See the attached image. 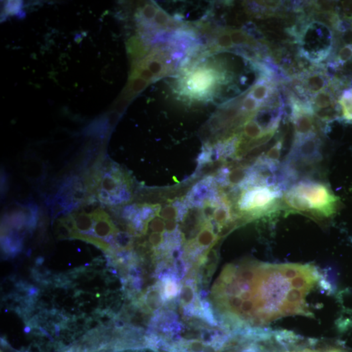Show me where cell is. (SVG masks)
I'll return each mask as SVG.
<instances>
[{
	"mask_svg": "<svg viewBox=\"0 0 352 352\" xmlns=\"http://www.w3.org/2000/svg\"><path fill=\"white\" fill-rule=\"evenodd\" d=\"M157 11V7H155L154 5H153V4H147L143 7L141 13H142L143 17L145 19L151 20L154 19Z\"/></svg>",
	"mask_w": 352,
	"mask_h": 352,
	"instance_id": "cell-28",
	"label": "cell"
},
{
	"mask_svg": "<svg viewBox=\"0 0 352 352\" xmlns=\"http://www.w3.org/2000/svg\"><path fill=\"white\" fill-rule=\"evenodd\" d=\"M159 216L165 220H178L179 213L177 208L175 206H167L160 210Z\"/></svg>",
	"mask_w": 352,
	"mask_h": 352,
	"instance_id": "cell-20",
	"label": "cell"
},
{
	"mask_svg": "<svg viewBox=\"0 0 352 352\" xmlns=\"http://www.w3.org/2000/svg\"><path fill=\"white\" fill-rule=\"evenodd\" d=\"M154 20L157 25L161 26V27H165V26L169 25L171 17L163 10L158 9Z\"/></svg>",
	"mask_w": 352,
	"mask_h": 352,
	"instance_id": "cell-27",
	"label": "cell"
},
{
	"mask_svg": "<svg viewBox=\"0 0 352 352\" xmlns=\"http://www.w3.org/2000/svg\"><path fill=\"white\" fill-rule=\"evenodd\" d=\"M71 239H77V240L84 241V242L89 243V244H93L94 246H96L97 247L103 250V251L106 252L107 254L110 255V256H112L114 253V250L110 244L105 242V240H103L102 239L97 238V237L86 234H81L78 232H74L72 233Z\"/></svg>",
	"mask_w": 352,
	"mask_h": 352,
	"instance_id": "cell-9",
	"label": "cell"
},
{
	"mask_svg": "<svg viewBox=\"0 0 352 352\" xmlns=\"http://www.w3.org/2000/svg\"><path fill=\"white\" fill-rule=\"evenodd\" d=\"M129 100L128 99H121L117 102L116 109L117 112H121L123 110V109L127 106V104H128Z\"/></svg>",
	"mask_w": 352,
	"mask_h": 352,
	"instance_id": "cell-30",
	"label": "cell"
},
{
	"mask_svg": "<svg viewBox=\"0 0 352 352\" xmlns=\"http://www.w3.org/2000/svg\"><path fill=\"white\" fill-rule=\"evenodd\" d=\"M39 330L40 331H41V333H43L44 335H45L46 337H48V339H49L50 340V341H54L53 338H52V336L50 335V334L48 333L47 332V331H46L45 330V329H44V328H42V327H39Z\"/></svg>",
	"mask_w": 352,
	"mask_h": 352,
	"instance_id": "cell-31",
	"label": "cell"
},
{
	"mask_svg": "<svg viewBox=\"0 0 352 352\" xmlns=\"http://www.w3.org/2000/svg\"><path fill=\"white\" fill-rule=\"evenodd\" d=\"M32 328L30 326V325H26L25 327L24 328V332L25 334H28L31 332Z\"/></svg>",
	"mask_w": 352,
	"mask_h": 352,
	"instance_id": "cell-35",
	"label": "cell"
},
{
	"mask_svg": "<svg viewBox=\"0 0 352 352\" xmlns=\"http://www.w3.org/2000/svg\"><path fill=\"white\" fill-rule=\"evenodd\" d=\"M74 218L76 230L77 232H82L84 233L90 232L94 225V218L91 213L86 212H76L72 214Z\"/></svg>",
	"mask_w": 352,
	"mask_h": 352,
	"instance_id": "cell-12",
	"label": "cell"
},
{
	"mask_svg": "<svg viewBox=\"0 0 352 352\" xmlns=\"http://www.w3.org/2000/svg\"><path fill=\"white\" fill-rule=\"evenodd\" d=\"M270 87L266 83L260 82L254 86L250 95L260 103L264 102L270 97Z\"/></svg>",
	"mask_w": 352,
	"mask_h": 352,
	"instance_id": "cell-17",
	"label": "cell"
},
{
	"mask_svg": "<svg viewBox=\"0 0 352 352\" xmlns=\"http://www.w3.org/2000/svg\"><path fill=\"white\" fill-rule=\"evenodd\" d=\"M312 113L307 111L294 109L293 115L294 124L295 140L311 136L315 134V125L313 120Z\"/></svg>",
	"mask_w": 352,
	"mask_h": 352,
	"instance_id": "cell-6",
	"label": "cell"
},
{
	"mask_svg": "<svg viewBox=\"0 0 352 352\" xmlns=\"http://www.w3.org/2000/svg\"><path fill=\"white\" fill-rule=\"evenodd\" d=\"M129 179L120 170L112 167L101 173L97 191V196L101 202L106 204H117L128 201Z\"/></svg>",
	"mask_w": 352,
	"mask_h": 352,
	"instance_id": "cell-5",
	"label": "cell"
},
{
	"mask_svg": "<svg viewBox=\"0 0 352 352\" xmlns=\"http://www.w3.org/2000/svg\"><path fill=\"white\" fill-rule=\"evenodd\" d=\"M193 78V88L194 90H205L211 85V77L210 74H206V72H198L194 74Z\"/></svg>",
	"mask_w": 352,
	"mask_h": 352,
	"instance_id": "cell-18",
	"label": "cell"
},
{
	"mask_svg": "<svg viewBox=\"0 0 352 352\" xmlns=\"http://www.w3.org/2000/svg\"><path fill=\"white\" fill-rule=\"evenodd\" d=\"M332 41V33L328 27L321 22H313L305 28L301 35V52L309 60L320 62L330 53Z\"/></svg>",
	"mask_w": 352,
	"mask_h": 352,
	"instance_id": "cell-4",
	"label": "cell"
},
{
	"mask_svg": "<svg viewBox=\"0 0 352 352\" xmlns=\"http://www.w3.org/2000/svg\"><path fill=\"white\" fill-rule=\"evenodd\" d=\"M260 106V103L252 98L250 95L245 98L243 103V108L246 112H253Z\"/></svg>",
	"mask_w": 352,
	"mask_h": 352,
	"instance_id": "cell-25",
	"label": "cell"
},
{
	"mask_svg": "<svg viewBox=\"0 0 352 352\" xmlns=\"http://www.w3.org/2000/svg\"><path fill=\"white\" fill-rule=\"evenodd\" d=\"M76 352H84L80 351H76Z\"/></svg>",
	"mask_w": 352,
	"mask_h": 352,
	"instance_id": "cell-36",
	"label": "cell"
},
{
	"mask_svg": "<svg viewBox=\"0 0 352 352\" xmlns=\"http://www.w3.org/2000/svg\"><path fill=\"white\" fill-rule=\"evenodd\" d=\"M72 232L60 219L58 220L56 226V234L59 240L71 239Z\"/></svg>",
	"mask_w": 352,
	"mask_h": 352,
	"instance_id": "cell-21",
	"label": "cell"
},
{
	"mask_svg": "<svg viewBox=\"0 0 352 352\" xmlns=\"http://www.w3.org/2000/svg\"><path fill=\"white\" fill-rule=\"evenodd\" d=\"M92 215L95 222L94 232L99 238L106 239L118 232L110 216L103 210L98 208L92 212Z\"/></svg>",
	"mask_w": 352,
	"mask_h": 352,
	"instance_id": "cell-7",
	"label": "cell"
},
{
	"mask_svg": "<svg viewBox=\"0 0 352 352\" xmlns=\"http://www.w3.org/2000/svg\"><path fill=\"white\" fill-rule=\"evenodd\" d=\"M313 104L319 118L328 119L329 113L333 111L335 101L330 92L323 90L314 95Z\"/></svg>",
	"mask_w": 352,
	"mask_h": 352,
	"instance_id": "cell-8",
	"label": "cell"
},
{
	"mask_svg": "<svg viewBox=\"0 0 352 352\" xmlns=\"http://www.w3.org/2000/svg\"><path fill=\"white\" fill-rule=\"evenodd\" d=\"M54 327H55V328L54 329H55L56 336V337H59V336H60V327L58 325L55 324V325H54Z\"/></svg>",
	"mask_w": 352,
	"mask_h": 352,
	"instance_id": "cell-34",
	"label": "cell"
},
{
	"mask_svg": "<svg viewBox=\"0 0 352 352\" xmlns=\"http://www.w3.org/2000/svg\"><path fill=\"white\" fill-rule=\"evenodd\" d=\"M282 141H279L266 153L264 157H261L260 161L270 167L274 168L278 164L280 160Z\"/></svg>",
	"mask_w": 352,
	"mask_h": 352,
	"instance_id": "cell-14",
	"label": "cell"
},
{
	"mask_svg": "<svg viewBox=\"0 0 352 352\" xmlns=\"http://www.w3.org/2000/svg\"><path fill=\"white\" fill-rule=\"evenodd\" d=\"M246 18L247 17H246V15H238V17H237V20H238L239 22H244L247 19Z\"/></svg>",
	"mask_w": 352,
	"mask_h": 352,
	"instance_id": "cell-32",
	"label": "cell"
},
{
	"mask_svg": "<svg viewBox=\"0 0 352 352\" xmlns=\"http://www.w3.org/2000/svg\"><path fill=\"white\" fill-rule=\"evenodd\" d=\"M329 286L317 267L244 260L223 268L208 300L218 320L237 333L266 328L291 317H312L309 299Z\"/></svg>",
	"mask_w": 352,
	"mask_h": 352,
	"instance_id": "cell-1",
	"label": "cell"
},
{
	"mask_svg": "<svg viewBox=\"0 0 352 352\" xmlns=\"http://www.w3.org/2000/svg\"><path fill=\"white\" fill-rule=\"evenodd\" d=\"M149 82L139 77H133V80L129 81L128 90L129 94H138L144 90L148 86Z\"/></svg>",
	"mask_w": 352,
	"mask_h": 352,
	"instance_id": "cell-19",
	"label": "cell"
},
{
	"mask_svg": "<svg viewBox=\"0 0 352 352\" xmlns=\"http://www.w3.org/2000/svg\"><path fill=\"white\" fill-rule=\"evenodd\" d=\"M339 198L324 183L301 181L282 196V207L292 213H300L317 220L332 216L337 211Z\"/></svg>",
	"mask_w": 352,
	"mask_h": 352,
	"instance_id": "cell-2",
	"label": "cell"
},
{
	"mask_svg": "<svg viewBox=\"0 0 352 352\" xmlns=\"http://www.w3.org/2000/svg\"><path fill=\"white\" fill-rule=\"evenodd\" d=\"M24 290L28 297H37L39 293V289L34 286H27Z\"/></svg>",
	"mask_w": 352,
	"mask_h": 352,
	"instance_id": "cell-29",
	"label": "cell"
},
{
	"mask_svg": "<svg viewBox=\"0 0 352 352\" xmlns=\"http://www.w3.org/2000/svg\"><path fill=\"white\" fill-rule=\"evenodd\" d=\"M133 77H139L148 81H153L155 79L154 74L149 70L142 67L138 66L134 70V76Z\"/></svg>",
	"mask_w": 352,
	"mask_h": 352,
	"instance_id": "cell-24",
	"label": "cell"
},
{
	"mask_svg": "<svg viewBox=\"0 0 352 352\" xmlns=\"http://www.w3.org/2000/svg\"><path fill=\"white\" fill-rule=\"evenodd\" d=\"M249 176L248 171L245 168L238 167L235 168L228 173L226 179L227 180L226 181L230 185L243 186L247 181Z\"/></svg>",
	"mask_w": 352,
	"mask_h": 352,
	"instance_id": "cell-13",
	"label": "cell"
},
{
	"mask_svg": "<svg viewBox=\"0 0 352 352\" xmlns=\"http://www.w3.org/2000/svg\"><path fill=\"white\" fill-rule=\"evenodd\" d=\"M44 261L43 258H42V257H39V258L36 259L35 263L36 264L38 265V266H41V265L43 264Z\"/></svg>",
	"mask_w": 352,
	"mask_h": 352,
	"instance_id": "cell-33",
	"label": "cell"
},
{
	"mask_svg": "<svg viewBox=\"0 0 352 352\" xmlns=\"http://www.w3.org/2000/svg\"><path fill=\"white\" fill-rule=\"evenodd\" d=\"M304 83L307 91L315 95L325 90L327 84H328V81L322 74L317 72V73H313L307 76Z\"/></svg>",
	"mask_w": 352,
	"mask_h": 352,
	"instance_id": "cell-10",
	"label": "cell"
},
{
	"mask_svg": "<svg viewBox=\"0 0 352 352\" xmlns=\"http://www.w3.org/2000/svg\"><path fill=\"white\" fill-rule=\"evenodd\" d=\"M339 103L341 106L343 118L345 120L352 121V88L343 93Z\"/></svg>",
	"mask_w": 352,
	"mask_h": 352,
	"instance_id": "cell-16",
	"label": "cell"
},
{
	"mask_svg": "<svg viewBox=\"0 0 352 352\" xmlns=\"http://www.w3.org/2000/svg\"><path fill=\"white\" fill-rule=\"evenodd\" d=\"M271 132H276V131H267L264 127L261 125L258 121L253 120H248L245 123L244 125V134L245 136L251 139L252 141L260 139L264 135Z\"/></svg>",
	"mask_w": 352,
	"mask_h": 352,
	"instance_id": "cell-11",
	"label": "cell"
},
{
	"mask_svg": "<svg viewBox=\"0 0 352 352\" xmlns=\"http://www.w3.org/2000/svg\"><path fill=\"white\" fill-rule=\"evenodd\" d=\"M268 179L253 173L243 185L244 191L237 206L246 222L264 216L270 217L282 209L283 195L280 188Z\"/></svg>",
	"mask_w": 352,
	"mask_h": 352,
	"instance_id": "cell-3",
	"label": "cell"
},
{
	"mask_svg": "<svg viewBox=\"0 0 352 352\" xmlns=\"http://www.w3.org/2000/svg\"><path fill=\"white\" fill-rule=\"evenodd\" d=\"M154 56V55H153ZM142 68H146L150 70L155 76H161L165 74V64L162 62L161 60L157 57H153V56H149L144 61L141 66Z\"/></svg>",
	"mask_w": 352,
	"mask_h": 352,
	"instance_id": "cell-15",
	"label": "cell"
},
{
	"mask_svg": "<svg viewBox=\"0 0 352 352\" xmlns=\"http://www.w3.org/2000/svg\"><path fill=\"white\" fill-rule=\"evenodd\" d=\"M218 46L223 49H229L233 46V42L229 32H223L218 36L217 39Z\"/></svg>",
	"mask_w": 352,
	"mask_h": 352,
	"instance_id": "cell-26",
	"label": "cell"
},
{
	"mask_svg": "<svg viewBox=\"0 0 352 352\" xmlns=\"http://www.w3.org/2000/svg\"><path fill=\"white\" fill-rule=\"evenodd\" d=\"M352 60V44H346L339 50L337 56L338 64L343 66L346 63Z\"/></svg>",
	"mask_w": 352,
	"mask_h": 352,
	"instance_id": "cell-22",
	"label": "cell"
},
{
	"mask_svg": "<svg viewBox=\"0 0 352 352\" xmlns=\"http://www.w3.org/2000/svg\"><path fill=\"white\" fill-rule=\"evenodd\" d=\"M229 33L233 44L241 45V44L248 43L249 41L248 35L242 30H233L230 31Z\"/></svg>",
	"mask_w": 352,
	"mask_h": 352,
	"instance_id": "cell-23",
	"label": "cell"
}]
</instances>
